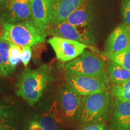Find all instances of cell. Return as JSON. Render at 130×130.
<instances>
[{"label":"cell","instance_id":"obj_22","mask_svg":"<svg viewBox=\"0 0 130 130\" xmlns=\"http://www.w3.org/2000/svg\"><path fill=\"white\" fill-rule=\"evenodd\" d=\"M32 56V51L30 46H26L22 48L21 59L25 67L27 68Z\"/></svg>","mask_w":130,"mask_h":130},{"label":"cell","instance_id":"obj_27","mask_svg":"<svg viewBox=\"0 0 130 130\" xmlns=\"http://www.w3.org/2000/svg\"><path fill=\"white\" fill-rule=\"evenodd\" d=\"M9 115H10V112L7 111L4 107L2 106V105H0V118L1 117L9 116Z\"/></svg>","mask_w":130,"mask_h":130},{"label":"cell","instance_id":"obj_4","mask_svg":"<svg viewBox=\"0 0 130 130\" xmlns=\"http://www.w3.org/2000/svg\"><path fill=\"white\" fill-rule=\"evenodd\" d=\"M65 74L100 78L109 83L102 59L96 54L85 51L80 56L64 65Z\"/></svg>","mask_w":130,"mask_h":130},{"label":"cell","instance_id":"obj_31","mask_svg":"<svg viewBox=\"0 0 130 130\" xmlns=\"http://www.w3.org/2000/svg\"><path fill=\"white\" fill-rule=\"evenodd\" d=\"M127 130H130V128H129V129H127Z\"/></svg>","mask_w":130,"mask_h":130},{"label":"cell","instance_id":"obj_8","mask_svg":"<svg viewBox=\"0 0 130 130\" xmlns=\"http://www.w3.org/2000/svg\"><path fill=\"white\" fill-rule=\"evenodd\" d=\"M78 27L72 25L67 21L51 23L46 29L47 33L68 39L77 40L84 44L90 45L93 43V39L89 32H82Z\"/></svg>","mask_w":130,"mask_h":130},{"label":"cell","instance_id":"obj_30","mask_svg":"<svg viewBox=\"0 0 130 130\" xmlns=\"http://www.w3.org/2000/svg\"><path fill=\"white\" fill-rule=\"evenodd\" d=\"M3 1H4V0H0V3H1V2H3Z\"/></svg>","mask_w":130,"mask_h":130},{"label":"cell","instance_id":"obj_2","mask_svg":"<svg viewBox=\"0 0 130 130\" xmlns=\"http://www.w3.org/2000/svg\"><path fill=\"white\" fill-rule=\"evenodd\" d=\"M4 33L3 37L10 44L21 48L32 46L44 42L47 36L46 30L40 28L32 19L16 23L3 22Z\"/></svg>","mask_w":130,"mask_h":130},{"label":"cell","instance_id":"obj_23","mask_svg":"<svg viewBox=\"0 0 130 130\" xmlns=\"http://www.w3.org/2000/svg\"><path fill=\"white\" fill-rule=\"evenodd\" d=\"M82 130H105V126L104 123H94L89 125Z\"/></svg>","mask_w":130,"mask_h":130},{"label":"cell","instance_id":"obj_13","mask_svg":"<svg viewBox=\"0 0 130 130\" xmlns=\"http://www.w3.org/2000/svg\"><path fill=\"white\" fill-rule=\"evenodd\" d=\"M84 0H53L52 23L65 21Z\"/></svg>","mask_w":130,"mask_h":130},{"label":"cell","instance_id":"obj_15","mask_svg":"<svg viewBox=\"0 0 130 130\" xmlns=\"http://www.w3.org/2000/svg\"><path fill=\"white\" fill-rule=\"evenodd\" d=\"M107 71L111 82L115 85H120L130 79V71L115 61L107 63Z\"/></svg>","mask_w":130,"mask_h":130},{"label":"cell","instance_id":"obj_24","mask_svg":"<svg viewBox=\"0 0 130 130\" xmlns=\"http://www.w3.org/2000/svg\"><path fill=\"white\" fill-rule=\"evenodd\" d=\"M11 119L0 123V130H16L11 124Z\"/></svg>","mask_w":130,"mask_h":130},{"label":"cell","instance_id":"obj_17","mask_svg":"<svg viewBox=\"0 0 130 130\" xmlns=\"http://www.w3.org/2000/svg\"><path fill=\"white\" fill-rule=\"evenodd\" d=\"M107 57L130 71V45L123 51L110 55Z\"/></svg>","mask_w":130,"mask_h":130},{"label":"cell","instance_id":"obj_11","mask_svg":"<svg viewBox=\"0 0 130 130\" xmlns=\"http://www.w3.org/2000/svg\"><path fill=\"white\" fill-rule=\"evenodd\" d=\"M30 6L32 21L46 30L52 23L53 0H30Z\"/></svg>","mask_w":130,"mask_h":130},{"label":"cell","instance_id":"obj_1","mask_svg":"<svg viewBox=\"0 0 130 130\" xmlns=\"http://www.w3.org/2000/svg\"><path fill=\"white\" fill-rule=\"evenodd\" d=\"M51 79L50 71L46 65H42L36 69L26 68L16 84V95L32 106L42 96L43 90Z\"/></svg>","mask_w":130,"mask_h":130},{"label":"cell","instance_id":"obj_16","mask_svg":"<svg viewBox=\"0 0 130 130\" xmlns=\"http://www.w3.org/2000/svg\"><path fill=\"white\" fill-rule=\"evenodd\" d=\"M111 92L117 100L130 102V79L120 85H114Z\"/></svg>","mask_w":130,"mask_h":130},{"label":"cell","instance_id":"obj_14","mask_svg":"<svg viewBox=\"0 0 130 130\" xmlns=\"http://www.w3.org/2000/svg\"><path fill=\"white\" fill-rule=\"evenodd\" d=\"M92 16L91 5L89 0H84L74 12H72L66 21L71 25L78 27H85L89 25Z\"/></svg>","mask_w":130,"mask_h":130},{"label":"cell","instance_id":"obj_10","mask_svg":"<svg viewBox=\"0 0 130 130\" xmlns=\"http://www.w3.org/2000/svg\"><path fill=\"white\" fill-rule=\"evenodd\" d=\"M130 45V28L124 24L114 29L107 39L104 54L107 57L119 53Z\"/></svg>","mask_w":130,"mask_h":130},{"label":"cell","instance_id":"obj_9","mask_svg":"<svg viewBox=\"0 0 130 130\" xmlns=\"http://www.w3.org/2000/svg\"><path fill=\"white\" fill-rule=\"evenodd\" d=\"M80 95L72 90L67 84L59 90V101L63 116L66 121H78L81 105Z\"/></svg>","mask_w":130,"mask_h":130},{"label":"cell","instance_id":"obj_19","mask_svg":"<svg viewBox=\"0 0 130 130\" xmlns=\"http://www.w3.org/2000/svg\"><path fill=\"white\" fill-rule=\"evenodd\" d=\"M37 122L43 127L44 130H59L57 122L53 116L44 114L37 117Z\"/></svg>","mask_w":130,"mask_h":130},{"label":"cell","instance_id":"obj_20","mask_svg":"<svg viewBox=\"0 0 130 130\" xmlns=\"http://www.w3.org/2000/svg\"><path fill=\"white\" fill-rule=\"evenodd\" d=\"M9 51V62L13 69L15 70L16 66L19 64V61H21V51L22 48L17 45L14 44H10Z\"/></svg>","mask_w":130,"mask_h":130},{"label":"cell","instance_id":"obj_5","mask_svg":"<svg viewBox=\"0 0 130 130\" xmlns=\"http://www.w3.org/2000/svg\"><path fill=\"white\" fill-rule=\"evenodd\" d=\"M66 84L79 95L85 96L107 92L109 83L100 78L66 74Z\"/></svg>","mask_w":130,"mask_h":130},{"label":"cell","instance_id":"obj_3","mask_svg":"<svg viewBox=\"0 0 130 130\" xmlns=\"http://www.w3.org/2000/svg\"><path fill=\"white\" fill-rule=\"evenodd\" d=\"M111 97L108 92L81 98L78 121L84 124L104 123L109 113Z\"/></svg>","mask_w":130,"mask_h":130},{"label":"cell","instance_id":"obj_7","mask_svg":"<svg viewBox=\"0 0 130 130\" xmlns=\"http://www.w3.org/2000/svg\"><path fill=\"white\" fill-rule=\"evenodd\" d=\"M48 42L53 48L57 59L63 63L71 61L78 57L87 46L77 40L57 36L51 37Z\"/></svg>","mask_w":130,"mask_h":130},{"label":"cell","instance_id":"obj_12","mask_svg":"<svg viewBox=\"0 0 130 130\" xmlns=\"http://www.w3.org/2000/svg\"><path fill=\"white\" fill-rule=\"evenodd\" d=\"M110 126L112 130H127L130 128V102L116 100L111 114Z\"/></svg>","mask_w":130,"mask_h":130},{"label":"cell","instance_id":"obj_26","mask_svg":"<svg viewBox=\"0 0 130 130\" xmlns=\"http://www.w3.org/2000/svg\"><path fill=\"white\" fill-rule=\"evenodd\" d=\"M9 75L7 70H6L4 63L0 56V77H7Z\"/></svg>","mask_w":130,"mask_h":130},{"label":"cell","instance_id":"obj_28","mask_svg":"<svg viewBox=\"0 0 130 130\" xmlns=\"http://www.w3.org/2000/svg\"><path fill=\"white\" fill-rule=\"evenodd\" d=\"M12 118V115H9V116H4V117H1L0 118V123L3 122L8 121V120L11 119Z\"/></svg>","mask_w":130,"mask_h":130},{"label":"cell","instance_id":"obj_21","mask_svg":"<svg viewBox=\"0 0 130 130\" xmlns=\"http://www.w3.org/2000/svg\"><path fill=\"white\" fill-rule=\"evenodd\" d=\"M121 16L123 24L130 28V0H121Z\"/></svg>","mask_w":130,"mask_h":130},{"label":"cell","instance_id":"obj_18","mask_svg":"<svg viewBox=\"0 0 130 130\" xmlns=\"http://www.w3.org/2000/svg\"><path fill=\"white\" fill-rule=\"evenodd\" d=\"M10 45L4 37L0 38V56L9 75L12 74L14 70L9 62V51Z\"/></svg>","mask_w":130,"mask_h":130},{"label":"cell","instance_id":"obj_25","mask_svg":"<svg viewBox=\"0 0 130 130\" xmlns=\"http://www.w3.org/2000/svg\"><path fill=\"white\" fill-rule=\"evenodd\" d=\"M28 130H44L37 121H32L30 123Z\"/></svg>","mask_w":130,"mask_h":130},{"label":"cell","instance_id":"obj_6","mask_svg":"<svg viewBox=\"0 0 130 130\" xmlns=\"http://www.w3.org/2000/svg\"><path fill=\"white\" fill-rule=\"evenodd\" d=\"M32 19L30 0H4L0 3V21L16 23Z\"/></svg>","mask_w":130,"mask_h":130},{"label":"cell","instance_id":"obj_29","mask_svg":"<svg viewBox=\"0 0 130 130\" xmlns=\"http://www.w3.org/2000/svg\"><path fill=\"white\" fill-rule=\"evenodd\" d=\"M4 27H3V22L0 21V38L3 37L4 36Z\"/></svg>","mask_w":130,"mask_h":130}]
</instances>
